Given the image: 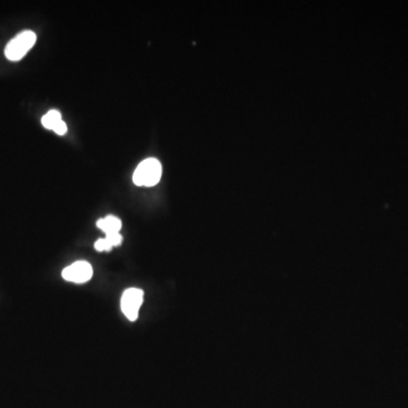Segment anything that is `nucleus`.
<instances>
[{"label": "nucleus", "instance_id": "nucleus-8", "mask_svg": "<svg viewBox=\"0 0 408 408\" xmlns=\"http://www.w3.org/2000/svg\"><path fill=\"white\" fill-rule=\"evenodd\" d=\"M94 247L96 250L99 251V252H103V251H110L112 249V245L107 242L106 238H101V239H98L94 244Z\"/></svg>", "mask_w": 408, "mask_h": 408}, {"label": "nucleus", "instance_id": "nucleus-6", "mask_svg": "<svg viewBox=\"0 0 408 408\" xmlns=\"http://www.w3.org/2000/svg\"><path fill=\"white\" fill-rule=\"evenodd\" d=\"M62 121V115H60V112L58 110H51V112H48L41 119L44 127H46L47 129H51V131H55Z\"/></svg>", "mask_w": 408, "mask_h": 408}, {"label": "nucleus", "instance_id": "nucleus-4", "mask_svg": "<svg viewBox=\"0 0 408 408\" xmlns=\"http://www.w3.org/2000/svg\"><path fill=\"white\" fill-rule=\"evenodd\" d=\"M62 278L67 282L75 284H84L91 279L93 275V269L91 265L86 261H77L73 265L65 268L62 271Z\"/></svg>", "mask_w": 408, "mask_h": 408}, {"label": "nucleus", "instance_id": "nucleus-3", "mask_svg": "<svg viewBox=\"0 0 408 408\" xmlns=\"http://www.w3.org/2000/svg\"><path fill=\"white\" fill-rule=\"evenodd\" d=\"M143 291L138 288H129L124 291L121 301V311L129 321L138 320V311L143 303Z\"/></svg>", "mask_w": 408, "mask_h": 408}, {"label": "nucleus", "instance_id": "nucleus-1", "mask_svg": "<svg viewBox=\"0 0 408 408\" xmlns=\"http://www.w3.org/2000/svg\"><path fill=\"white\" fill-rule=\"evenodd\" d=\"M162 175V166L160 162L154 158L145 159L134 171L133 182L138 186L151 187L160 182Z\"/></svg>", "mask_w": 408, "mask_h": 408}, {"label": "nucleus", "instance_id": "nucleus-7", "mask_svg": "<svg viewBox=\"0 0 408 408\" xmlns=\"http://www.w3.org/2000/svg\"><path fill=\"white\" fill-rule=\"evenodd\" d=\"M107 242H108L112 247L114 246H119L121 245V242H123V237H121V234L119 232H115V234H108L106 235Z\"/></svg>", "mask_w": 408, "mask_h": 408}, {"label": "nucleus", "instance_id": "nucleus-9", "mask_svg": "<svg viewBox=\"0 0 408 408\" xmlns=\"http://www.w3.org/2000/svg\"><path fill=\"white\" fill-rule=\"evenodd\" d=\"M53 132L56 133V134H58V136H65L66 132H67V126H66V124H65L64 121H62V123L59 124L58 126H57V129H55Z\"/></svg>", "mask_w": 408, "mask_h": 408}, {"label": "nucleus", "instance_id": "nucleus-2", "mask_svg": "<svg viewBox=\"0 0 408 408\" xmlns=\"http://www.w3.org/2000/svg\"><path fill=\"white\" fill-rule=\"evenodd\" d=\"M36 42V33L29 29L22 31L7 44L5 48V56L11 62H18L32 49Z\"/></svg>", "mask_w": 408, "mask_h": 408}, {"label": "nucleus", "instance_id": "nucleus-5", "mask_svg": "<svg viewBox=\"0 0 408 408\" xmlns=\"http://www.w3.org/2000/svg\"><path fill=\"white\" fill-rule=\"evenodd\" d=\"M97 226L103 232H106V235H108V234L119 232L121 228V221L119 218L115 217V216H108V217L98 221Z\"/></svg>", "mask_w": 408, "mask_h": 408}]
</instances>
